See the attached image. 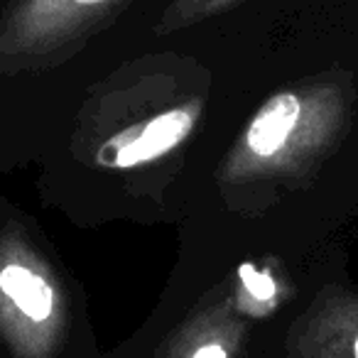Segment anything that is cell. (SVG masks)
<instances>
[{
  "label": "cell",
  "mask_w": 358,
  "mask_h": 358,
  "mask_svg": "<svg viewBox=\"0 0 358 358\" xmlns=\"http://www.w3.org/2000/svg\"><path fill=\"white\" fill-rule=\"evenodd\" d=\"M346 91L336 84H304L270 96L236 140L221 179L245 185L292 179L314 167L346 125Z\"/></svg>",
  "instance_id": "obj_1"
},
{
  "label": "cell",
  "mask_w": 358,
  "mask_h": 358,
  "mask_svg": "<svg viewBox=\"0 0 358 358\" xmlns=\"http://www.w3.org/2000/svg\"><path fill=\"white\" fill-rule=\"evenodd\" d=\"M66 334V297L57 273L13 224L0 234V336L10 358H57Z\"/></svg>",
  "instance_id": "obj_2"
},
{
  "label": "cell",
  "mask_w": 358,
  "mask_h": 358,
  "mask_svg": "<svg viewBox=\"0 0 358 358\" xmlns=\"http://www.w3.org/2000/svg\"><path fill=\"white\" fill-rule=\"evenodd\" d=\"M130 0H15L0 22V69L62 62L113 20Z\"/></svg>",
  "instance_id": "obj_3"
},
{
  "label": "cell",
  "mask_w": 358,
  "mask_h": 358,
  "mask_svg": "<svg viewBox=\"0 0 358 358\" xmlns=\"http://www.w3.org/2000/svg\"><path fill=\"white\" fill-rule=\"evenodd\" d=\"M289 358H358V297L322 294L289 334Z\"/></svg>",
  "instance_id": "obj_4"
},
{
  "label": "cell",
  "mask_w": 358,
  "mask_h": 358,
  "mask_svg": "<svg viewBox=\"0 0 358 358\" xmlns=\"http://www.w3.org/2000/svg\"><path fill=\"white\" fill-rule=\"evenodd\" d=\"M199 106H174L159 115L148 118L143 125L128 128L118 138L108 140L99 152V162L113 169H133L162 159L177 150L196 128Z\"/></svg>",
  "instance_id": "obj_5"
},
{
  "label": "cell",
  "mask_w": 358,
  "mask_h": 358,
  "mask_svg": "<svg viewBox=\"0 0 358 358\" xmlns=\"http://www.w3.org/2000/svg\"><path fill=\"white\" fill-rule=\"evenodd\" d=\"M243 327L226 304L192 319L169 346L155 358H234Z\"/></svg>",
  "instance_id": "obj_6"
},
{
  "label": "cell",
  "mask_w": 358,
  "mask_h": 358,
  "mask_svg": "<svg viewBox=\"0 0 358 358\" xmlns=\"http://www.w3.org/2000/svg\"><path fill=\"white\" fill-rule=\"evenodd\" d=\"M238 3L241 0H174L159 20L157 32H174L196 25V22H204L206 17L229 10L231 6H238Z\"/></svg>",
  "instance_id": "obj_7"
},
{
  "label": "cell",
  "mask_w": 358,
  "mask_h": 358,
  "mask_svg": "<svg viewBox=\"0 0 358 358\" xmlns=\"http://www.w3.org/2000/svg\"><path fill=\"white\" fill-rule=\"evenodd\" d=\"M241 289H238V309L258 314L260 307H273L278 299V285L268 270H258L255 265L245 263L238 268Z\"/></svg>",
  "instance_id": "obj_8"
}]
</instances>
